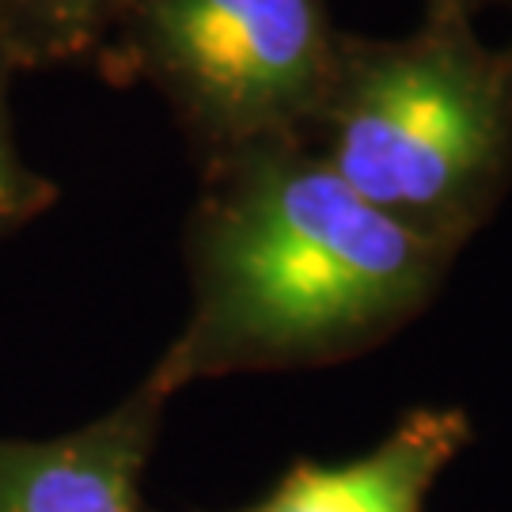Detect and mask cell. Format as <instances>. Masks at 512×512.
Wrapping results in <instances>:
<instances>
[{
    "label": "cell",
    "instance_id": "7a4b0ae2",
    "mask_svg": "<svg viewBox=\"0 0 512 512\" xmlns=\"http://www.w3.org/2000/svg\"><path fill=\"white\" fill-rule=\"evenodd\" d=\"M311 148L368 205L459 255L512 186V42L429 4L406 35L346 31Z\"/></svg>",
    "mask_w": 512,
    "mask_h": 512
},
{
    "label": "cell",
    "instance_id": "3957f363",
    "mask_svg": "<svg viewBox=\"0 0 512 512\" xmlns=\"http://www.w3.org/2000/svg\"><path fill=\"white\" fill-rule=\"evenodd\" d=\"M342 35L330 0H137L99 61L160 92L209 164L311 141Z\"/></svg>",
    "mask_w": 512,
    "mask_h": 512
},
{
    "label": "cell",
    "instance_id": "9c48e42d",
    "mask_svg": "<svg viewBox=\"0 0 512 512\" xmlns=\"http://www.w3.org/2000/svg\"><path fill=\"white\" fill-rule=\"evenodd\" d=\"M501 4H509V12H512V0H501Z\"/></svg>",
    "mask_w": 512,
    "mask_h": 512
},
{
    "label": "cell",
    "instance_id": "6da1fadb",
    "mask_svg": "<svg viewBox=\"0 0 512 512\" xmlns=\"http://www.w3.org/2000/svg\"><path fill=\"white\" fill-rule=\"evenodd\" d=\"M452 266L311 141L209 160L186 224L190 311L145 380L171 403L198 380L342 365L414 323Z\"/></svg>",
    "mask_w": 512,
    "mask_h": 512
},
{
    "label": "cell",
    "instance_id": "5b68a950",
    "mask_svg": "<svg viewBox=\"0 0 512 512\" xmlns=\"http://www.w3.org/2000/svg\"><path fill=\"white\" fill-rule=\"evenodd\" d=\"M471 444L459 406H418L368 452L346 463L300 459L270 494L232 512H425L437 478Z\"/></svg>",
    "mask_w": 512,
    "mask_h": 512
},
{
    "label": "cell",
    "instance_id": "277c9868",
    "mask_svg": "<svg viewBox=\"0 0 512 512\" xmlns=\"http://www.w3.org/2000/svg\"><path fill=\"white\" fill-rule=\"evenodd\" d=\"M167 399L141 380L122 403L61 437H0V512H145V478Z\"/></svg>",
    "mask_w": 512,
    "mask_h": 512
},
{
    "label": "cell",
    "instance_id": "8992f818",
    "mask_svg": "<svg viewBox=\"0 0 512 512\" xmlns=\"http://www.w3.org/2000/svg\"><path fill=\"white\" fill-rule=\"evenodd\" d=\"M137 0H0V54L12 69L92 61Z\"/></svg>",
    "mask_w": 512,
    "mask_h": 512
},
{
    "label": "cell",
    "instance_id": "52a82bcc",
    "mask_svg": "<svg viewBox=\"0 0 512 512\" xmlns=\"http://www.w3.org/2000/svg\"><path fill=\"white\" fill-rule=\"evenodd\" d=\"M8 73H12V61L0 54V236L27 224L54 202V186L23 160V152L16 145L12 114H8V92H4Z\"/></svg>",
    "mask_w": 512,
    "mask_h": 512
},
{
    "label": "cell",
    "instance_id": "ba28073f",
    "mask_svg": "<svg viewBox=\"0 0 512 512\" xmlns=\"http://www.w3.org/2000/svg\"><path fill=\"white\" fill-rule=\"evenodd\" d=\"M421 4H429V8H459V12L478 16L486 4H501V0H421Z\"/></svg>",
    "mask_w": 512,
    "mask_h": 512
}]
</instances>
